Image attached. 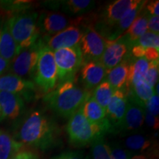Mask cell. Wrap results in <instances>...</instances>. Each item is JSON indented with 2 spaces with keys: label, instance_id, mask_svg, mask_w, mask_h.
I'll return each instance as SVG.
<instances>
[{
  "label": "cell",
  "instance_id": "obj_1",
  "mask_svg": "<svg viewBox=\"0 0 159 159\" xmlns=\"http://www.w3.org/2000/svg\"><path fill=\"white\" fill-rule=\"evenodd\" d=\"M61 129L48 115L33 111L23 119L16 134V140L42 151L53 149L61 143Z\"/></svg>",
  "mask_w": 159,
  "mask_h": 159
},
{
  "label": "cell",
  "instance_id": "obj_2",
  "mask_svg": "<svg viewBox=\"0 0 159 159\" xmlns=\"http://www.w3.org/2000/svg\"><path fill=\"white\" fill-rule=\"evenodd\" d=\"M90 96L89 91L78 86L75 81H67L46 94L43 102L57 116L67 119L79 110Z\"/></svg>",
  "mask_w": 159,
  "mask_h": 159
},
{
  "label": "cell",
  "instance_id": "obj_3",
  "mask_svg": "<svg viewBox=\"0 0 159 159\" xmlns=\"http://www.w3.org/2000/svg\"><path fill=\"white\" fill-rule=\"evenodd\" d=\"M38 16L39 13L36 12L27 11L7 19L10 32L17 46L18 53L21 49L30 47L40 39Z\"/></svg>",
  "mask_w": 159,
  "mask_h": 159
},
{
  "label": "cell",
  "instance_id": "obj_4",
  "mask_svg": "<svg viewBox=\"0 0 159 159\" xmlns=\"http://www.w3.org/2000/svg\"><path fill=\"white\" fill-rule=\"evenodd\" d=\"M66 130L69 142L77 148L91 144L95 139L108 133L103 127L89 122L80 108L69 118Z\"/></svg>",
  "mask_w": 159,
  "mask_h": 159
},
{
  "label": "cell",
  "instance_id": "obj_5",
  "mask_svg": "<svg viewBox=\"0 0 159 159\" xmlns=\"http://www.w3.org/2000/svg\"><path fill=\"white\" fill-rule=\"evenodd\" d=\"M32 77L35 85H38L46 94L57 86V73L54 53L45 44L40 50L39 59Z\"/></svg>",
  "mask_w": 159,
  "mask_h": 159
},
{
  "label": "cell",
  "instance_id": "obj_6",
  "mask_svg": "<svg viewBox=\"0 0 159 159\" xmlns=\"http://www.w3.org/2000/svg\"><path fill=\"white\" fill-rule=\"evenodd\" d=\"M53 53L57 66V85L67 81H74L77 73L84 63L79 45L59 49Z\"/></svg>",
  "mask_w": 159,
  "mask_h": 159
},
{
  "label": "cell",
  "instance_id": "obj_7",
  "mask_svg": "<svg viewBox=\"0 0 159 159\" xmlns=\"http://www.w3.org/2000/svg\"><path fill=\"white\" fill-rule=\"evenodd\" d=\"M44 44L43 39L40 38L30 47L21 49L10 63V73L22 78L27 76L33 77L40 50Z\"/></svg>",
  "mask_w": 159,
  "mask_h": 159
},
{
  "label": "cell",
  "instance_id": "obj_8",
  "mask_svg": "<svg viewBox=\"0 0 159 159\" xmlns=\"http://www.w3.org/2000/svg\"><path fill=\"white\" fill-rule=\"evenodd\" d=\"M134 2V0H116L108 4L101 14L99 21H97V27L94 28L97 31L99 30V34L107 39L112 29Z\"/></svg>",
  "mask_w": 159,
  "mask_h": 159
},
{
  "label": "cell",
  "instance_id": "obj_9",
  "mask_svg": "<svg viewBox=\"0 0 159 159\" xmlns=\"http://www.w3.org/2000/svg\"><path fill=\"white\" fill-rule=\"evenodd\" d=\"M83 35L79 43L83 62L99 61L106 47L107 39L99 34L93 26L83 27Z\"/></svg>",
  "mask_w": 159,
  "mask_h": 159
},
{
  "label": "cell",
  "instance_id": "obj_10",
  "mask_svg": "<svg viewBox=\"0 0 159 159\" xmlns=\"http://www.w3.org/2000/svg\"><path fill=\"white\" fill-rule=\"evenodd\" d=\"M72 24L66 16L57 11H43L39 14L37 25L43 38L51 37Z\"/></svg>",
  "mask_w": 159,
  "mask_h": 159
},
{
  "label": "cell",
  "instance_id": "obj_11",
  "mask_svg": "<svg viewBox=\"0 0 159 159\" xmlns=\"http://www.w3.org/2000/svg\"><path fill=\"white\" fill-rule=\"evenodd\" d=\"M83 35L81 27L71 24L66 28L51 37L42 38L45 45L52 51L62 48H69L79 45Z\"/></svg>",
  "mask_w": 159,
  "mask_h": 159
},
{
  "label": "cell",
  "instance_id": "obj_12",
  "mask_svg": "<svg viewBox=\"0 0 159 159\" xmlns=\"http://www.w3.org/2000/svg\"><path fill=\"white\" fill-rule=\"evenodd\" d=\"M128 104V95L122 90H114L106 110V116L110 125V132L120 130Z\"/></svg>",
  "mask_w": 159,
  "mask_h": 159
},
{
  "label": "cell",
  "instance_id": "obj_13",
  "mask_svg": "<svg viewBox=\"0 0 159 159\" xmlns=\"http://www.w3.org/2000/svg\"><path fill=\"white\" fill-rule=\"evenodd\" d=\"M35 85L33 81L5 73L0 76V91H7L21 96L25 100H30L34 96Z\"/></svg>",
  "mask_w": 159,
  "mask_h": 159
},
{
  "label": "cell",
  "instance_id": "obj_14",
  "mask_svg": "<svg viewBox=\"0 0 159 159\" xmlns=\"http://www.w3.org/2000/svg\"><path fill=\"white\" fill-rule=\"evenodd\" d=\"M130 49L131 46L122 37L114 41L107 40L106 47L99 61L107 70H109L129 56Z\"/></svg>",
  "mask_w": 159,
  "mask_h": 159
},
{
  "label": "cell",
  "instance_id": "obj_15",
  "mask_svg": "<svg viewBox=\"0 0 159 159\" xmlns=\"http://www.w3.org/2000/svg\"><path fill=\"white\" fill-rule=\"evenodd\" d=\"M0 121L4 119L13 120L23 113L25 108V99L19 95L0 91Z\"/></svg>",
  "mask_w": 159,
  "mask_h": 159
},
{
  "label": "cell",
  "instance_id": "obj_16",
  "mask_svg": "<svg viewBox=\"0 0 159 159\" xmlns=\"http://www.w3.org/2000/svg\"><path fill=\"white\" fill-rule=\"evenodd\" d=\"M107 69L99 61H90L83 63L80 69V77L85 89L97 87L106 77Z\"/></svg>",
  "mask_w": 159,
  "mask_h": 159
},
{
  "label": "cell",
  "instance_id": "obj_17",
  "mask_svg": "<svg viewBox=\"0 0 159 159\" xmlns=\"http://www.w3.org/2000/svg\"><path fill=\"white\" fill-rule=\"evenodd\" d=\"M45 5L53 9H58L67 15L81 16L94 8L95 2L91 0H63L45 2Z\"/></svg>",
  "mask_w": 159,
  "mask_h": 159
},
{
  "label": "cell",
  "instance_id": "obj_18",
  "mask_svg": "<svg viewBox=\"0 0 159 159\" xmlns=\"http://www.w3.org/2000/svg\"><path fill=\"white\" fill-rule=\"evenodd\" d=\"M147 2L148 1L134 0V4L123 15L117 25L112 29L106 39L108 41H114L122 36L123 33L129 28L137 16L144 8Z\"/></svg>",
  "mask_w": 159,
  "mask_h": 159
},
{
  "label": "cell",
  "instance_id": "obj_19",
  "mask_svg": "<svg viewBox=\"0 0 159 159\" xmlns=\"http://www.w3.org/2000/svg\"><path fill=\"white\" fill-rule=\"evenodd\" d=\"M144 122V109L128 99L124 119L119 131H134L142 128Z\"/></svg>",
  "mask_w": 159,
  "mask_h": 159
},
{
  "label": "cell",
  "instance_id": "obj_20",
  "mask_svg": "<svg viewBox=\"0 0 159 159\" xmlns=\"http://www.w3.org/2000/svg\"><path fill=\"white\" fill-rule=\"evenodd\" d=\"M80 109L83 116L89 122L100 125L107 130V132L110 133V125L107 119L105 110L96 102L91 95L85 101Z\"/></svg>",
  "mask_w": 159,
  "mask_h": 159
},
{
  "label": "cell",
  "instance_id": "obj_21",
  "mask_svg": "<svg viewBox=\"0 0 159 159\" xmlns=\"http://www.w3.org/2000/svg\"><path fill=\"white\" fill-rule=\"evenodd\" d=\"M128 57L129 56L125 57L118 65L107 71L106 80L110 83L114 90L123 91V89H126L130 63Z\"/></svg>",
  "mask_w": 159,
  "mask_h": 159
},
{
  "label": "cell",
  "instance_id": "obj_22",
  "mask_svg": "<svg viewBox=\"0 0 159 159\" xmlns=\"http://www.w3.org/2000/svg\"><path fill=\"white\" fill-rule=\"evenodd\" d=\"M17 54V46L10 32L7 20L0 19V55L11 63Z\"/></svg>",
  "mask_w": 159,
  "mask_h": 159
},
{
  "label": "cell",
  "instance_id": "obj_23",
  "mask_svg": "<svg viewBox=\"0 0 159 159\" xmlns=\"http://www.w3.org/2000/svg\"><path fill=\"white\" fill-rule=\"evenodd\" d=\"M149 16L150 15L145 11V9H143L134 19L129 28L121 36L126 40L127 42L131 46V47L138 41L139 38L148 31Z\"/></svg>",
  "mask_w": 159,
  "mask_h": 159
},
{
  "label": "cell",
  "instance_id": "obj_24",
  "mask_svg": "<svg viewBox=\"0 0 159 159\" xmlns=\"http://www.w3.org/2000/svg\"><path fill=\"white\" fill-rule=\"evenodd\" d=\"M128 90L130 94L128 97V99L134 101L143 108L145 102L156 94L155 89L152 88L144 80H140L130 84Z\"/></svg>",
  "mask_w": 159,
  "mask_h": 159
},
{
  "label": "cell",
  "instance_id": "obj_25",
  "mask_svg": "<svg viewBox=\"0 0 159 159\" xmlns=\"http://www.w3.org/2000/svg\"><path fill=\"white\" fill-rule=\"evenodd\" d=\"M22 147L11 134L0 130V159H11L21 151Z\"/></svg>",
  "mask_w": 159,
  "mask_h": 159
},
{
  "label": "cell",
  "instance_id": "obj_26",
  "mask_svg": "<svg viewBox=\"0 0 159 159\" xmlns=\"http://www.w3.org/2000/svg\"><path fill=\"white\" fill-rule=\"evenodd\" d=\"M153 146L152 139L143 134H133L125 139V148L131 152H145L152 149Z\"/></svg>",
  "mask_w": 159,
  "mask_h": 159
},
{
  "label": "cell",
  "instance_id": "obj_27",
  "mask_svg": "<svg viewBox=\"0 0 159 159\" xmlns=\"http://www.w3.org/2000/svg\"><path fill=\"white\" fill-rule=\"evenodd\" d=\"M150 62L144 57L142 58H136L134 61L130 63L129 67L128 84L126 89L129 88L130 84L140 80H144L145 75L148 70Z\"/></svg>",
  "mask_w": 159,
  "mask_h": 159
},
{
  "label": "cell",
  "instance_id": "obj_28",
  "mask_svg": "<svg viewBox=\"0 0 159 159\" xmlns=\"http://www.w3.org/2000/svg\"><path fill=\"white\" fill-rule=\"evenodd\" d=\"M86 159H111L110 145L104 136H100L91 144L90 153Z\"/></svg>",
  "mask_w": 159,
  "mask_h": 159
},
{
  "label": "cell",
  "instance_id": "obj_29",
  "mask_svg": "<svg viewBox=\"0 0 159 159\" xmlns=\"http://www.w3.org/2000/svg\"><path fill=\"white\" fill-rule=\"evenodd\" d=\"M114 89L107 80H103L100 84L95 87L93 91L92 97L97 103H99L105 110H106L111 97H112Z\"/></svg>",
  "mask_w": 159,
  "mask_h": 159
},
{
  "label": "cell",
  "instance_id": "obj_30",
  "mask_svg": "<svg viewBox=\"0 0 159 159\" xmlns=\"http://www.w3.org/2000/svg\"><path fill=\"white\" fill-rule=\"evenodd\" d=\"M33 5L31 1H0V10L13 16L27 12Z\"/></svg>",
  "mask_w": 159,
  "mask_h": 159
},
{
  "label": "cell",
  "instance_id": "obj_31",
  "mask_svg": "<svg viewBox=\"0 0 159 159\" xmlns=\"http://www.w3.org/2000/svg\"><path fill=\"white\" fill-rule=\"evenodd\" d=\"M134 44H138L148 48L153 47V48L159 49V36L158 34L147 31L144 35L139 38Z\"/></svg>",
  "mask_w": 159,
  "mask_h": 159
},
{
  "label": "cell",
  "instance_id": "obj_32",
  "mask_svg": "<svg viewBox=\"0 0 159 159\" xmlns=\"http://www.w3.org/2000/svg\"><path fill=\"white\" fill-rule=\"evenodd\" d=\"M158 60L150 61V64H149L148 70L147 71V74L144 77V80L154 89L156 85L158 83Z\"/></svg>",
  "mask_w": 159,
  "mask_h": 159
},
{
  "label": "cell",
  "instance_id": "obj_33",
  "mask_svg": "<svg viewBox=\"0 0 159 159\" xmlns=\"http://www.w3.org/2000/svg\"><path fill=\"white\" fill-rule=\"evenodd\" d=\"M111 159H130L132 152L116 143L110 145Z\"/></svg>",
  "mask_w": 159,
  "mask_h": 159
},
{
  "label": "cell",
  "instance_id": "obj_34",
  "mask_svg": "<svg viewBox=\"0 0 159 159\" xmlns=\"http://www.w3.org/2000/svg\"><path fill=\"white\" fill-rule=\"evenodd\" d=\"M144 108L154 116H158L159 114V97L155 94L145 102Z\"/></svg>",
  "mask_w": 159,
  "mask_h": 159
},
{
  "label": "cell",
  "instance_id": "obj_35",
  "mask_svg": "<svg viewBox=\"0 0 159 159\" xmlns=\"http://www.w3.org/2000/svg\"><path fill=\"white\" fill-rule=\"evenodd\" d=\"M144 122L149 128L152 130H158L159 128L158 116H154L144 109Z\"/></svg>",
  "mask_w": 159,
  "mask_h": 159
},
{
  "label": "cell",
  "instance_id": "obj_36",
  "mask_svg": "<svg viewBox=\"0 0 159 159\" xmlns=\"http://www.w3.org/2000/svg\"><path fill=\"white\" fill-rule=\"evenodd\" d=\"M51 159H83V155L79 151H66Z\"/></svg>",
  "mask_w": 159,
  "mask_h": 159
},
{
  "label": "cell",
  "instance_id": "obj_37",
  "mask_svg": "<svg viewBox=\"0 0 159 159\" xmlns=\"http://www.w3.org/2000/svg\"><path fill=\"white\" fill-rule=\"evenodd\" d=\"M148 31L155 34H159V17L149 16L148 21Z\"/></svg>",
  "mask_w": 159,
  "mask_h": 159
},
{
  "label": "cell",
  "instance_id": "obj_38",
  "mask_svg": "<svg viewBox=\"0 0 159 159\" xmlns=\"http://www.w3.org/2000/svg\"><path fill=\"white\" fill-rule=\"evenodd\" d=\"M145 11L150 16H158L159 15V1L154 0V1L147 2L144 6Z\"/></svg>",
  "mask_w": 159,
  "mask_h": 159
},
{
  "label": "cell",
  "instance_id": "obj_39",
  "mask_svg": "<svg viewBox=\"0 0 159 159\" xmlns=\"http://www.w3.org/2000/svg\"><path fill=\"white\" fill-rule=\"evenodd\" d=\"M11 159H40L39 156L31 151H20Z\"/></svg>",
  "mask_w": 159,
  "mask_h": 159
},
{
  "label": "cell",
  "instance_id": "obj_40",
  "mask_svg": "<svg viewBox=\"0 0 159 159\" xmlns=\"http://www.w3.org/2000/svg\"><path fill=\"white\" fill-rule=\"evenodd\" d=\"M10 69V63L0 55V76L3 75Z\"/></svg>",
  "mask_w": 159,
  "mask_h": 159
},
{
  "label": "cell",
  "instance_id": "obj_41",
  "mask_svg": "<svg viewBox=\"0 0 159 159\" xmlns=\"http://www.w3.org/2000/svg\"><path fill=\"white\" fill-rule=\"evenodd\" d=\"M130 159H152L150 158V156H148L146 155H136V156L131 157Z\"/></svg>",
  "mask_w": 159,
  "mask_h": 159
},
{
  "label": "cell",
  "instance_id": "obj_42",
  "mask_svg": "<svg viewBox=\"0 0 159 159\" xmlns=\"http://www.w3.org/2000/svg\"><path fill=\"white\" fill-rule=\"evenodd\" d=\"M0 114H1V108H0Z\"/></svg>",
  "mask_w": 159,
  "mask_h": 159
}]
</instances>
